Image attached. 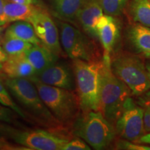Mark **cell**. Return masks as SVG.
I'll return each instance as SVG.
<instances>
[{"instance_id":"cell-1","label":"cell","mask_w":150,"mask_h":150,"mask_svg":"<svg viewBox=\"0 0 150 150\" xmlns=\"http://www.w3.org/2000/svg\"><path fill=\"white\" fill-rule=\"evenodd\" d=\"M6 88L33 120L40 126L51 129H64L47 108L31 80L24 78L4 79Z\"/></svg>"},{"instance_id":"cell-2","label":"cell","mask_w":150,"mask_h":150,"mask_svg":"<svg viewBox=\"0 0 150 150\" xmlns=\"http://www.w3.org/2000/svg\"><path fill=\"white\" fill-rule=\"evenodd\" d=\"M76 93L81 111H99L102 87L103 61H86L74 59L72 61Z\"/></svg>"},{"instance_id":"cell-3","label":"cell","mask_w":150,"mask_h":150,"mask_svg":"<svg viewBox=\"0 0 150 150\" xmlns=\"http://www.w3.org/2000/svg\"><path fill=\"white\" fill-rule=\"evenodd\" d=\"M110 60L111 56L104 54L99 111L115 126L121 115L125 103L132 93L128 86L113 74Z\"/></svg>"},{"instance_id":"cell-4","label":"cell","mask_w":150,"mask_h":150,"mask_svg":"<svg viewBox=\"0 0 150 150\" xmlns=\"http://www.w3.org/2000/svg\"><path fill=\"white\" fill-rule=\"evenodd\" d=\"M74 136L83 139L95 149H103L115 139L114 125L100 111L90 110L79 113L72 125Z\"/></svg>"},{"instance_id":"cell-5","label":"cell","mask_w":150,"mask_h":150,"mask_svg":"<svg viewBox=\"0 0 150 150\" xmlns=\"http://www.w3.org/2000/svg\"><path fill=\"white\" fill-rule=\"evenodd\" d=\"M31 81L54 117L64 127L72 126L81 110L77 93L70 90L47 85L37 80Z\"/></svg>"},{"instance_id":"cell-6","label":"cell","mask_w":150,"mask_h":150,"mask_svg":"<svg viewBox=\"0 0 150 150\" xmlns=\"http://www.w3.org/2000/svg\"><path fill=\"white\" fill-rule=\"evenodd\" d=\"M110 67L113 74L128 86L134 96H140L150 90L145 64L138 54L118 52L111 56Z\"/></svg>"},{"instance_id":"cell-7","label":"cell","mask_w":150,"mask_h":150,"mask_svg":"<svg viewBox=\"0 0 150 150\" xmlns=\"http://www.w3.org/2000/svg\"><path fill=\"white\" fill-rule=\"evenodd\" d=\"M0 131L28 149L62 150L68 140L44 130L22 131L0 124Z\"/></svg>"},{"instance_id":"cell-8","label":"cell","mask_w":150,"mask_h":150,"mask_svg":"<svg viewBox=\"0 0 150 150\" xmlns=\"http://www.w3.org/2000/svg\"><path fill=\"white\" fill-rule=\"evenodd\" d=\"M59 29L61 44L71 59L86 61L99 60L98 53L93 41L80 30L64 22H60Z\"/></svg>"},{"instance_id":"cell-9","label":"cell","mask_w":150,"mask_h":150,"mask_svg":"<svg viewBox=\"0 0 150 150\" xmlns=\"http://www.w3.org/2000/svg\"><path fill=\"white\" fill-rule=\"evenodd\" d=\"M143 117L142 108L131 97H129L115 125L116 133L122 139L137 142L146 134Z\"/></svg>"},{"instance_id":"cell-10","label":"cell","mask_w":150,"mask_h":150,"mask_svg":"<svg viewBox=\"0 0 150 150\" xmlns=\"http://www.w3.org/2000/svg\"><path fill=\"white\" fill-rule=\"evenodd\" d=\"M29 22L43 45L59 57L63 55L59 30L47 11L40 7Z\"/></svg>"},{"instance_id":"cell-11","label":"cell","mask_w":150,"mask_h":150,"mask_svg":"<svg viewBox=\"0 0 150 150\" xmlns=\"http://www.w3.org/2000/svg\"><path fill=\"white\" fill-rule=\"evenodd\" d=\"M31 80H37L47 85L73 91L75 78L73 68L67 63L58 61L45 70L37 74Z\"/></svg>"},{"instance_id":"cell-12","label":"cell","mask_w":150,"mask_h":150,"mask_svg":"<svg viewBox=\"0 0 150 150\" xmlns=\"http://www.w3.org/2000/svg\"><path fill=\"white\" fill-rule=\"evenodd\" d=\"M97 33L104 54L111 56L120 37V27L117 20L114 16L104 14L97 24Z\"/></svg>"},{"instance_id":"cell-13","label":"cell","mask_w":150,"mask_h":150,"mask_svg":"<svg viewBox=\"0 0 150 150\" xmlns=\"http://www.w3.org/2000/svg\"><path fill=\"white\" fill-rule=\"evenodd\" d=\"M126 42L133 52L150 59V27L139 23L131 24L126 31Z\"/></svg>"},{"instance_id":"cell-14","label":"cell","mask_w":150,"mask_h":150,"mask_svg":"<svg viewBox=\"0 0 150 150\" xmlns=\"http://www.w3.org/2000/svg\"><path fill=\"white\" fill-rule=\"evenodd\" d=\"M103 15L104 11L99 0H88L79 11L76 20L90 37L98 39L97 24Z\"/></svg>"},{"instance_id":"cell-15","label":"cell","mask_w":150,"mask_h":150,"mask_svg":"<svg viewBox=\"0 0 150 150\" xmlns=\"http://www.w3.org/2000/svg\"><path fill=\"white\" fill-rule=\"evenodd\" d=\"M1 72L9 78H24L31 80L36 75V71L25 56V53L8 56Z\"/></svg>"},{"instance_id":"cell-16","label":"cell","mask_w":150,"mask_h":150,"mask_svg":"<svg viewBox=\"0 0 150 150\" xmlns=\"http://www.w3.org/2000/svg\"><path fill=\"white\" fill-rule=\"evenodd\" d=\"M25 56L36 71V74L45 70L59 59V56L43 45L33 46L25 52Z\"/></svg>"},{"instance_id":"cell-17","label":"cell","mask_w":150,"mask_h":150,"mask_svg":"<svg viewBox=\"0 0 150 150\" xmlns=\"http://www.w3.org/2000/svg\"><path fill=\"white\" fill-rule=\"evenodd\" d=\"M40 8L37 4H22L6 0L4 12L7 23L17 21H29L36 11Z\"/></svg>"},{"instance_id":"cell-18","label":"cell","mask_w":150,"mask_h":150,"mask_svg":"<svg viewBox=\"0 0 150 150\" xmlns=\"http://www.w3.org/2000/svg\"><path fill=\"white\" fill-rule=\"evenodd\" d=\"M88 0H52L54 14L61 20L73 21Z\"/></svg>"},{"instance_id":"cell-19","label":"cell","mask_w":150,"mask_h":150,"mask_svg":"<svg viewBox=\"0 0 150 150\" xmlns=\"http://www.w3.org/2000/svg\"><path fill=\"white\" fill-rule=\"evenodd\" d=\"M5 34L11 35L27 41L33 45H42L35 32L31 22L28 21H17L9 26L6 30Z\"/></svg>"},{"instance_id":"cell-20","label":"cell","mask_w":150,"mask_h":150,"mask_svg":"<svg viewBox=\"0 0 150 150\" xmlns=\"http://www.w3.org/2000/svg\"><path fill=\"white\" fill-rule=\"evenodd\" d=\"M129 14L134 22L150 27V0H131Z\"/></svg>"},{"instance_id":"cell-21","label":"cell","mask_w":150,"mask_h":150,"mask_svg":"<svg viewBox=\"0 0 150 150\" xmlns=\"http://www.w3.org/2000/svg\"><path fill=\"white\" fill-rule=\"evenodd\" d=\"M33 44L18 38L5 34L2 42V47L8 56L18 55L27 52Z\"/></svg>"},{"instance_id":"cell-22","label":"cell","mask_w":150,"mask_h":150,"mask_svg":"<svg viewBox=\"0 0 150 150\" xmlns=\"http://www.w3.org/2000/svg\"><path fill=\"white\" fill-rule=\"evenodd\" d=\"M129 0H99L104 13L112 16H120Z\"/></svg>"},{"instance_id":"cell-23","label":"cell","mask_w":150,"mask_h":150,"mask_svg":"<svg viewBox=\"0 0 150 150\" xmlns=\"http://www.w3.org/2000/svg\"><path fill=\"white\" fill-rule=\"evenodd\" d=\"M0 104L13 110L17 114L21 116L24 119H27V116H26L25 113L22 110V108L14 102L13 99L9 95L8 91L4 86L1 79H0Z\"/></svg>"},{"instance_id":"cell-24","label":"cell","mask_w":150,"mask_h":150,"mask_svg":"<svg viewBox=\"0 0 150 150\" xmlns=\"http://www.w3.org/2000/svg\"><path fill=\"white\" fill-rule=\"evenodd\" d=\"M136 101L143 109L145 132L150 133V90L143 95L136 97Z\"/></svg>"},{"instance_id":"cell-25","label":"cell","mask_w":150,"mask_h":150,"mask_svg":"<svg viewBox=\"0 0 150 150\" xmlns=\"http://www.w3.org/2000/svg\"><path fill=\"white\" fill-rule=\"evenodd\" d=\"M115 147L117 149L126 150H150V146L136 144V142L121 138L115 143Z\"/></svg>"},{"instance_id":"cell-26","label":"cell","mask_w":150,"mask_h":150,"mask_svg":"<svg viewBox=\"0 0 150 150\" xmlns=\"http://www.w3.org/2000/svg\"><path fill=\"white\" fill-rule=\"evenodd\" d=\"M91 148L89 145H87L81 138H75L74 139L68 140V142L64 145L62 150H90Z\"/></svg>"},{"instance_id":"cell-27","label":"cell","mask_w":150,"mask_h":150,"mask_svg":"<svg viewBox=\"0 0 150 150\" xmlns=\"http://www.w3.org/2000/svg\"><path fill=\"white\" fill-rule=\"evenodd\" d=\"M14 110L0 104V121L11 123L14 121Z\"/></svg>"},{"instance_id":"cell-28","label":"cell","mask_w":150,"mask_h":150,"mask_svg":"<svg viewBox=\"0 0 150 150\" xmlns=\"http://www.w3.org/2000/svg\"><path fill=\"white\" fill-rule=\"evenodd\" d=\"M6 1V0H0V26H4L6 24H8L4 12Z\"/></svg>"},{"instance_id":"cell-29","label":"cell","mask_w":150,"mask_h":150,"mask_svg":"<svg viewBox=\"0 0 150 150\" xmlns=\"http://www.w3.org/2000/svg\"><path fill=\"white\" fill-rule=\"evenodd\" d=\"M8 59V54L6 53L2 47L0 46V71L1 70V67L4 63Z\"/></svg>"},{"instance_id":"cell-30","label":"cell","mask_w":150,"mask_h":150,"mask_svg":"<svg viewBox=\"0 0 150 150\" xmlns=\"http://www.w3.org/2000/svg\"><path fill=\"white\" fill-rule=\"evenodd\" d=\"M16 149L14 146L9 144L4 140L1 137H0V149Z\"/></svg>"},{"instance_id":"cell-31","label":"cell","mask_w":150,"mask_h":150,"mask_svg":"<svg viewBox=\"0 0 150 150\" xmlns=\"http://www.w3.org/2000/svg\"><path fill=\"white\" fill-rule=\"evenodd\" d=\"M136 143H144V144H149L150 145V133H146L143 135Z\"/></svg>"},{"instance_id":"cell-32","label":"cell","mask_w":150,"mask_h":150,"mask_svg":"<svg viewBox=\"0 0 150 150\" xmlns=\"http://www.w3.org/2000/svg\"><path fill=\"white\" fill-rule=\"evenodd\" d=\"M14 2L22 4H37V0H12Z\"/></svg>"},{"instance_id":"cell-33","label":"cell","mask_w":150,"mask_h":150,"mask_svg":"<svg viewBox=\"0 0 150 150\" xmlns=\"http://www.w3.org/2000/svg\"><path fill=\"white\" fill-rule=\"evenodd\" d=\"M4 27L3 26H0V45H2V42L4 40Z\"/></svg>"},{"instance_id":"cell-34","label":"cell","mask_w":150,"mask_h":150,"mask_svg":"<svg viewBox=\"0 0 150 150\" xmlns=\"http://www.w3.org/2000/svg\"><path fill=\"white\" fill-rule=\"evenodd\" d=\"M145 67H146V70H147V72L148 76H149L150 79V59H148V61L145 63Z\"/></svg>"},{"instance_id":"cell-35","label":"cell","mask_w":150,"mask_h":150,"mask_svg":"<svg viewBox=\"0 0 150 150\" xmlns=\"http://www.w3.org/2000/svg\"><path fill=\"white\" fill-rule=\"evenodd\" d=\"M4 75L2 74V72L0 71V79H4Z\"/></svg>"},{"instance_id":"cell-36","label":"cell","mask_w":150,"mask_h":150,"mask_svg":"<svg viewBox=\"0 0 150 150\" xmlns=\"http://www.w3.org/2000/svg\"><path fill=\"white\" fill-rule=\"evenodd\" d=\"M0 137H1V131H0Z\"/></svg>"}]
</instances>
